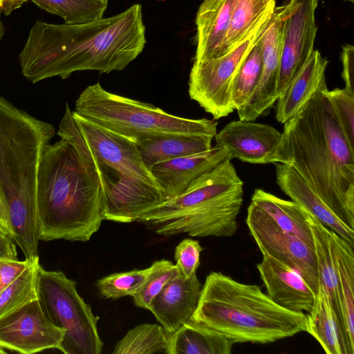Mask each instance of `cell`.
<instances>
[{"instance_id":"cell-30","label":"cell","mask_w":354,"mask_h":354,"mask_svg":"<svg viewBox=\"0 0 354 354\" xmlns=\"http://www.w3.org/2000/svg\"><path fill=\"white\" fill-rule=\"evenodd\" d=\"M40 8L62 17L65 24L88 23L103 17L107 4L99 0H30Z\"/></svg>"},{"instance_id":"cell-22","label":"cell","mask_w":354,"mask_h":354,"mask_svg":"<svg viewBox=\"0 0 354 354\" xmlns=\"http://www.w3.org/2000/svg\"><path fill=\"white\" fill-rule=\"evenodd\" d=\"M328 61L319 50L313 53L277 100L275 118L285 123L292 118L326 80Z\"/></svg>"},{"instance_id":"cell-12","label":"cell","mask_w":354,"mask_h":354,"mask_svg":"<svg viewBox=\"0 0 354 354\" xmlns=\"http://www.w3.org/2000/svg\"><path fill=\"white\" fill-rule=\"evenodd\" d=\"M318 0H290L281 6L282 34L277 97L314 51L317 32L315 11Z\"/></svg>"},{"instance_id":"cell-31","label":"cell","mask_w":354,"mask_h":354,"mask_svg":"<svg viewBox=\"0 0 354 354\" xmlns=\"http://www.w3.org/2000/svg\"><path fill=\"white\" fill-rule=\"evenodd\" d=\"M261 70L262 50L259 41L252 47L233 79L232 102L236 111L245 104L257 88Z\"/></svg>"},{"instance_id":"cell-23","label":"cell","mask_w":354,"mask_h":354,"mask_svg":"<svg viewBox=\"0 0 354 354\" xmlns=\"http://www.w3.org/2000/svg\"><path fill=\"white\" fill-rule=\"evenodd\" d=\"M213 138L205 136L165 135L133 140L145 165L156 164L209 150Z\"/></svg>"},{"instance_id":"cell-39","label":"cell","mask_w":354,"mask_h":354,"mask_svg":"<svg viewBox=\"0 0 354 354\" xmlns=\"http://www.w3.org/2000/svg\"><path fill=\"white\" fill-rule=\"evenodd\" d=\"M0 258L17 259L15 242L11 234L0 223Z\"/></svg>"},{"instance_id":"cell-21","label":"cell","mask_w":354,"mask_h":354,"mask_svg":"<svg viewBox=\"0 0 354 354\" xmlns=\"http://www.w3.org/2000/svg\"><path fill=\"white\" fill-rule=\"evenodd\" d=\"M308 313L306 332L319 342L326 354H354V345L348 339L342 321L328 295L320 286Z\"/></svg>"},{"instance_id":"cell-18","label":"cell","mask_w":354,"mask_h":354,"mask_svg":"<svg viewBox=\"0 0 354 354\" xmlns=\"http://www.w3.org/2000/svg\"><path fill=\"white\" fill-rule=\"evenodd\" d=\"M257 268L274 302L293 312L310 311L315 295L297 272L265 254Z\"/></svg>"},{"instance_id":"cell-45","label":"cell","mask_w":354,"mask_h":354,"mask_svg":"<svg viewBox=\"0 0 354 354\" xmlns=\"http://www.w3.org/2000/svg\"><path fill=\"white\" fill-rule=\"evenodd\" d=\"M100 1H102V3H105V4H107L108 5V1L109 0H99Z\"/></svg>"},{"instance_id":"cell-8","label":"cell","mask_w":354,"mask_h":354,"mask_svg":"<svg viewBox=\"0 0 354 354\" xmlns=\"http://www.w3.org/2000/svg\"><path fill=\"white\" fill-rule=\"evenodd\" d=\"M243 196L189 188L154 207L138 221L165 236L186 234L193 237H229L237 230Z\"/></svg>"},{"instance_id":"cell-33","label":"cell","mask_w":354,"mask_h":354,"mask_svg":"<svg viewBox=\"0 0 354 354\" xmlns=\"http://www.w3.org/2000/svg\"><path fill=\"white\" fill-rule=\"evenodd\" d=\"M150 268L113 273L100 279L97 282L99 294L106 299H118L133 296L143 284Z\"/></svg>"},{"instance_id":"cell-29","label":"cell","mask_w":354,"mask_h":354,"mask_svg":"<svg viewBox=\"0 0 354 354\" xmlns=\"http://www.w3.org/2000/svg\"><path fill=\"white\" fill-rule=\"evenodd\" d=\"M170 335L162 326L142 324L129 330L117 343L113 354H168Z\"/></svg>"},{"instance_id":"cell-7","label":"cell","mask_w":354,"mask_h":354,"mask_svg":"<svg viewBox=\"0 0 354 354\" xmlns=\"http://www.w3.org/2000/svg\"><path fill=\"white\" fill-rule=\"evenodd\" d=\"M86 120L133 140L156 136L187 135L214 138V120L172 115L145 103L105 90L99 82L80 94L73 111Z\"/></svg>"},{"instance_id":"cell-20","label":"cell","mask_w":354,"mask_h":354,"mask_svg":"<svg viewBox=\"0 0 354 354\" xmlns=\"http://www.w3.org/2000/svg\"><path fill=\"white\" fill-rule=\"evenodd\" d=\"M237 0H203L196 17V50L194 61L217 58Z\"/></svg>"},{"instance_id":"cell-42","label":"cell","mask_w":354,"mask_h":354,"mask_svg":"<svg viewBox=\"0 0 354 354\" xmlns=\"http://www.w3.org/2000/svg\"><path fill=\"white\" fill-rule=\"evenodd\" d=\"M4 34H5V28H4L3 24L1 23V21L0 20V40L3 37Z\"/></svg>"},{"instance_id":"cell-43","label":"cell","mask_w":354,"mask_h":354,"mask_svg":"<svg viewBox=\"0 0 354 354\" xmlns=\"http://www.w3.org/2000/svg\"><path fill=\"white\" fill-rule=\"evenodd\" d=\"M7 352L3 349L2 346H0V354H6Z\"/></svg>"},{"instance_id":"cell-10","label":"cell","mask_w":354,"mask_h":354,"mask_svg":"<svg viewBox=\"0 0 354 354\" xmlns=\"http://www.w3.org/2000/svg\"><path fill=\"white\" fill-rule=\"evenodd\" d=\"M271 16L227 54L205 61H194L188 81L189 95L214 119L227 116L234 111L232 102L233 79L252 47L261 38Z\"/></svg>"},{"instance_id":"cell-3","label":"cell","mask_w":354,"mask_h":354,"mask_svg":"<svg viewBox=\"0 0 354 354\" xmlns=\"http://www.w3.org/2000/svg\"><path fill=\"white\" fill-rule=\"evenodd\" d=\"M326 80L283 123L279 147L291 166L335 214L354 230V147L334 110Z\"/></svg>"},{"instance_id":"cell-28","label":"cell","mask_w":354,"mask_h":354,"mask_svg":"<svg viewBox=\"0 0 354 354\" xmlns=\"http://www.w3.org/2000/svg\"><path fill=\"white\" fill-rule=\"evenodd\" d=\"M275 3H269L266 0H237L218 57L237 47L261 22L272 15Z\"/></svg>"},{"instance_id":"cell-37","label":"cell","mask_w":354,"mask_h":354,"mask_svg":"<svg viewBox=\"0 0 354 354\" xmlns=\"http://www.w3.org/2000/svg\"><path fill=\"white\" fill-rule=\"evenodd\" d=\"M37 260L0 258V292Z\"/></svg>"},{"instance_id":"cell-5","label":"cell","mask_w":354,"mask_h":354,"mask_svg":"<svg viewBox=\"0 0 354 354\" xmlns=\"http://www.w3.org/2000/svg\"><path fill=\"white\" fill-rule=\"evenodd\" d=\"M191 320L235 343L266 344L306 332L304 313L285 309L254 284L212 272Z\"/></svg>"},{"instance_id":"cell-34","label":"cell","mask_w":354,"mask_h":354,"mask_svg":"<svg viewBox=\"0 0 354 354\" xmlns=\"http://www.w3.org/2000/svg\"><path fill=\"white\" fill-rule=\"evenodd\" d=\"M143 284L132 297L136 306L148 310L153 298L165 284L180 270L171 261L162 259L154 261Z\"/></svg>"},{"instance_id":"cell-4","label":"cell","mask_w":354,"mask_h":354,"mask_svg":"<svg viewBox=\"0 0 354 354\" xmlns=\"http://www.w3.org/2000/svg\"><path fill=\"white\" fill-rule=\"evenodd\" d=\"M54 127L0 95V192L12 236L26 259L38 257L37 180Z\"/></svg>"},{"instance_id":"cell-47","label":"cell","mask_w":354,"mask_h":354,"mask_svg":"<svg viewBox=\"0 0 354 354\" xmlns=\"http://www.w3.org/2000/svg\"><path fill=\"white\" fill-rule=\"evenodd\" d=\"M345 1H349V2H351V3H354V0H345Z\"/></svg>"},{"instance_id":"cell-27","label":"cell","mask_w":354,"mask_h":354,"mask_svg":"<svg viewBox=\"0 0 354 354\" xmlns=\"http://www.w3.org/2000/svg\"><path fill=\"white\" fill-rule=\"evenodd\" d=\"M308 221L313 237L319 286L328 295L335 310L342 321L339 307L335 257L331 239V230L308 212Z\"/></svg>"},{"instance_id":"cell-32","label":"cell","mask_w":354,"mask_h":354,"mask_svg":"<svg viewBox=\"0 0 354 354\" xmlns=\"http://www.w3.org/2000/svg\"><path fill=\"white\" fill-rule=\"evenodd\" d=\"M39 260L0 292V318L37 299L36 279Z\"/></svg>"},{"instance_id":"cell-44","label":"cell","mask_w":354,"mask_h":354,"mask_svg":"<svg viewBox=\"0 0 354 354\" xmlns=\"http://www.w3.org/2000/svg\"><path fill=\"white\" fill-rule=\"evenodd\" d=\"M268 3H275V0H266Z\"/></svg>"},{"instance_id":"cell-26","label":"cell","mask_w":354,"mask_h":354,"mask_svg":"<svg viewBox=\"0 0 354 354\" xmlns=\"http://www.w3.org/2000/svg\"><path fill=\"white\" fill-rule=\"evenodd\" d=\"M337 273L340 313L351 343L354 345V248L331 230Z\"/></svg>"},{"instance_id":"cell-25","label":"cell","mask_w":354,"mask_h":354,"mask_svg":"<svg viewBox=\"0 0 354 354\" xmlns=\"http://www.w3.org/2000/svg\"><path fill=\"white\" fill-rule=\"evenodd\" d=\"M234 342L192 320L170 335L168 354H230Z\"/></svg>"},{"instance_id":"cell-13","label":"cell","mask_w":354,"mask_h":354,"mask_svg":"<svg viewBox=\"0 0 354 354\" xmlns=\"http://www.w3.org/2000/svg\"><path fill=\"white\" fill-rule=\"evenodd\" d=\"M64 333L49 321L38 299L0 318V346L21 353L59 350Z\"/></svg>"},{"instance_id":"cell-17","label":"cell","mask_w":354,"mask_h":354,"mask_svg":"<svg viewBox=\"0 0 354 354\" xmlns=\"http://www.w3.org/2000/svg\"><path fill=\"white\" fill-rule=\"evenodd\" d=\"M202 284L196 274L174 275L153 298L149 310L169 335L191 320L200 297Z\"/></svg>"},{"instance_id":"cell-2","label":"cell","mask_w":354,"mask_h":354,"mask_svg":"<svg viewBox=\"0 0 354 354\" xmlns=\"http://www.w3.org/2000/svg\"><path fill=\"white\" fill-rule=\"evenodd\" d=\"M57 134L60 140L46 147L39 165V239L88 241L104 220L102 189L68 103Z\"/></svg>"},{"instance_id":"cell-41","label":"cell","mask_w":354,"mask_h":354,"mask_svg":"<svg viewBox=\"0 0 354 354\" xmlns=\"http://www.w3.org/2000/svg\"><path fill=\"white\" fill-rule=\"evenodd\" d=\"M0 223L3 227L7 230L10 234V229L8 223V218L7 215L6 209L3 203L1 192H0ZM12 235V234H11Z\"/></svg>"},{"instance_id":"cell-6","label":"cell","mask_w":354,"mask_h":354,"mask_svg":"<svg viewBox=\"0 0 354 354\" xmlns=\"http://www.w3.org/2000/svg\"><path fill=\"white\" fill-rule=\"evenodd\" d=\"M100 181L104 220L128 223L165 201L162 191L132 139L106 129L72 111Z\"/></svg>"},{"instance_id":"cell-46","label":"cell","mask_w":354,"mask_h":354,"mask_svg":"<svg viewBox=\"0 0 354 354\" xmlns=\"http://www.w3.org/2000/svg\"><path fill=\"white\" fill-rule=\"evenodd\" d=\"M1 8H2V2H1V0H0V13H1Z\"/></svg>"},{"instance_id":"cell-24","label":"cell","mask_w":354,"mask_h":354,"mask_svg":"<svg viewBox=\"0 0 354 354\" xmlns=\"http://www.w3.org/2000/svg\"><path fill=\"white\" fill-rule=\"evenodd\" d=\"M251 202L264 211L283 230L295 236L314 250L308 212L292 201L281 199L261 189H256Z\"/></svg>"},{"instance_id":"cell-19","label":"cell","mask_w":354,"mask_h":354,"mask_svg":"<svg viewBox=\"0 0 354 354\" xmlns=\"http://www.w3.org/2000/svg\"><path fill=\"white\" fill-rule=\"evenodd\" d=\"M275 164L276 182L292 201L354 248V230L345 225L290 165Z\"/></svg>"},{"instance_id":"cell-15","label":"cell","mask_w":354,"mask_h":354,"mask_svg":"<svg viewBox=\"0 0 354 354\" xmlns=\"http://www.w3.org/2000/svg\"><path fill=\"white\" fill-rule=\"evenodd\" d=\"M282 20L280 6L272 16L259 40L262 50V70L259 83L245 104L237 111L239 120L254 121L277 101L280 64Z\"/></svg>"},{"instance_id":"cell-9","label":"cell","mask_w":354,"mask_h":354,"mask_svg":"<svg viewBox=\"0 0 354 354\" xmlns=\"http://www.w3.org/2000/svg\"><path fill=\"white\" fill-rule=\"evenodd\" d=\"M37 299L49 321L65 330L59 351L65 354H100L103 343L97 321L78 294L76 281L61 271H47L37 266Z\"/></svg>"},{"instance_id":"cell-16","label":"cell","mask_w":354,"mask_h":354,"mask_svg":"<svg viewBox=\"0 0 354 354\" xmlns=\"http://www.w3.org/2000/svg\"><path fill=\"white\" fill-rule=\"evenodd\" d=\"M227 159L232 160L229 152L216 145L203 152L156 164L150 170L165 201L184 193L196 179Z\"/></svg>"},{"instance_id":"cell-40","label":"cell","mask_w":354,"mask_h":354,"mask_svg":"<svg viewBox=\"0 0 354 354\" xmlns=\"http://www.w3.org/2000/svg\"><path fill=\"white\" fill-rule=\"evenodd\" d=\"M27 0H1V12L5 15H10L15 10L20 8Z\"/></svg>"},{"instance_id":"cell-36","label":"cell","mask_w":354,"mask_h":354,"mask_svg":"<svg viewBox=\"0 0 354 354\" xmlns=\"http://www.w3.org/2000/svg\"><path fill=\"white\" fill-rule=\"evenodd\" d=\"M202 250L199 242L192 239H185L176 247V265L185 278L189 279L196 274Z\"/></svg>"},{"instance_id":"cell-14","label":"cell","mask_w":354,"mask_h":354,"mask_svg":"<svg viewBox=\"0 0 354 354\" xmlns=\"http://www.w3.org/2000/svg\"><path fill=\"white\" fill-rule=\"evenodd\" d=\"M214 138L216 145L224 147L232 159L252 164L282 162L279 155L282 133L269 124L232 121Z\"/></svg>"},{"instance_id":"cell-11","label":"cell","mask_w":354,"mask_h":354,"mask_svg":"<svg viewBox=\"0 0 354 354\" xmlns=\"http://www.w3.org/2000/svg\"><path fill=\"white\" fill-rule=\"evenodd\" d=\"M245 223L262 254L297 272L316 295L319 282L315 250L281 228L252 202L248 207Z\"/></svg>"},{"instance_id":"cell-35","label":"cell","mask_w":354,"mask_h":354,"mask_svg":"<svg viewBox=\"0 0 354 354\" xmlns=\"http://www.w3.org/2000/svg\"><path fill=\"white\" fill-rule=\"evenodd\" d=\"M328 94L340 126L354 147V93L346 88H336Z\"/></svg>"},{"instance_id":"cell-1","label":"cell","mask_w":354,"mask_h":354,"mask_svg":"<svg viewBox=\"0 0 354 354\" xmlns=\"http://www.w3.org/2000/svg\"><path fill=\"white\" fill-rule=\"evenodd\" d=\"M146 44L142 6L79 24L40 21L32 26L19 55L23 75L36 83L53 77H69L76 71L109 73L124 69Z\"/></svg>"},{"instance_id":"cell-38","label":"cell","mask_w":354,"mask_h":354,"mask_svg":"<svg viewBox=\"0 0 354 354\" xmlns=\"http://www.w3.org/2000/svg\"><path fill=\"white\" fill-rule=\"evenodd\" d=\"M342 64V77L344 82L345 87L354 93V46L345 44L342 46L340 54Z\"/></svg>"}]
</instances>
